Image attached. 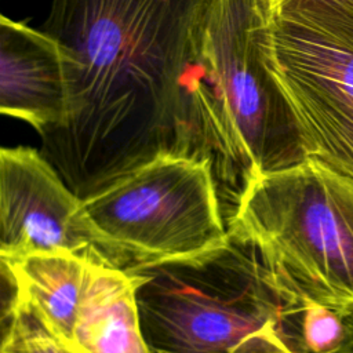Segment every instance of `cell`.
Listing matches in <instances>:
<instances>
[{"label": "cell", "instance_id": "6da1fadb", "mask_svg": "<svg viewBox=\"0 0 353 353\" xmlns=\"http://www.w3.org/2000/svg\"><path fill=\"white\" fill-rule=\"evenodd\" d=\"M212 0H52L70 106L41 153L83 201L161 157L214 168L203 30Z\"/></svg>", "mask_w": 353, "mask_h": 353}, {"label": "cell", "instance_id": "7a4b0ae2", "mask_svg": "<svg viewBox=\"0 0 353 353\" xmlns=\"http://www.w3.org/2000/svg\"><path fill=\"white\" fill-rule=\"evenodd\" d=\"M270 0H212L203 30L211 117L219 150L216 188L230 219L258 176L309 159L298 116L270 68Z\"/></svg>", "mask_w": 353, "mask_h": 353}, {"label": "cell", "instance_id": "3957f363", "mask_svg": "<svg viewBox=\"0 0 353 353\" xmlns=\"http://www.w3.org/2000/svg\"><path fill=\"white\" fill-rule=\"evenodd\" d=\"M148 353H230L250 332L298 319L305 299L269 268L259 250L228 230L201 254L128 269Z\"/></svg>", "mask_w": 353, "mask_h": 353}, {"label": "cell", "instance_id": "277c9868", "mask_svg": "<svg viewBox=\"0 0 353 353\" xmlns=\"http://www.w3.org/2000/svg\"><path fill=\"white\" fill-rule=\"evenodd\" d=\"M228 230L250 240L298 296L353 305V178L309 157L258 176Z\"/></svg>", "mask_w": 353, "mask_h": 353}, {"label": "cell", "instance_id": "5b68a950", "mask_svg": "<svg viewBox=\"0 0 353 353\" xmlns=\"http://www.w3.org/2000/svg\"><path fill=\"white\" fill-rule=\"evenodd\" d=\"M85 219L116 268L201 254L228 239L212 167L161 157L83 201Z\"/></svg>", "mask_w": 353, "mask_h": 353}, {"label": "cell", "instance_id": "8992f818", "mask_svg": "<svg viewBox=\"0 0 353 353\" xmlns=\"http://www.w3.org/2000/svg\"><path fill=\"white\" fill-rule=\"evenodd\" d=\"M266 50L309 157L353 178V51L277 18H272Z\"/></svg>", "mask_w": 353, "mask_h": 353}, {"label": "cell", "instance_id": "52a82bcc", "mask_svg": "<svg viewBox=\"0 0 353 353\" xmlns=\"http://www.w3.org/2000/svg\"><path fill=\"white\" fill-rule=\"evenodd\" d=\"M0 258L72 252L116 268L97 241L79 199L41 152L0 150Z\"/></svg>", "mask_w": 353, "mask_h": 353}, {"label": "cell", "instance_id": "ba28073f", "mask_svg": "<svg viewBox=\"0 0 353 353\" xmlns=\"http://www.w3.org/2000/svg\"><path fill=\"white\" fill-rule=\"evenodd\" d=\"M70 83L66 57L43 29L0 18V110L21 119L39 134L68 117Z\"/></svg>", "mask_w": 353, "mask_h": 353}, {"label": "cell", "instance_id": "9c48e42d", "mask_svg": "<svg viewBox=\"0 0 353 353\" xmlns=\"http://www.w3.org/2000/svg\"><path fill=\"white\" fill-rule=\"evenodd\" d=\"M135 288L130 272L95 265L77 310L72 347L80 353H148Z\"/></svg>", "mask_w": 353, "mask_h": 353}, {"label": "cell", "instance_id": "30bf717a", "mask_svg": "<svg viewBox=\"0 0 353 353\" xmlns=\"http://www.w3.org/2000/svg\"><path fill=\"white\" fill-rule=\"evenodd\" d=\"M98 265L72 252H37L1 259L3 274L58 338L72 346L77 310Z\"/></svg>", "mask_w": 353, "mask_h": 353}, {"label": "cell", "instance_id": "8fae6325", "mask_svg": "<svg viewBox=\"0 0 353 353\" xmlns=\"http://www.w3.org/2000/svg\"><path fill=\"white\" fill-rule=\"evenodd\" d=\"M273 18L287 21L353 51V0H270Z\"/></svg>", "mask_w": 353, "mask_h": 353}, {"label": "cell", "instance_id": "7c38bea8", "mask_svg": "<svg viewBox=\"0 0 353 353\" xmlns=\"http://www.w3.org/2000/svg\"><path fill=\"white\" fill-rule=\"evenodd\" d=\"M3 319L0 353H80L51 332L32 303L15 288Z\"/></svg>", "mask_w": 353, "mask_h": 353}, {"label": "cell", "instance_id": "4fadbf2b", "mask_svg": "<svg viewBox=\"0 0 353 353\" xmlns=\"http://www.w3.org/2000/svg\"><path fill=\"white\" fill-rule=\"evenodd\" d=\"M346 338L343 309L306 301L301 319L303 353H334Z\"/></svg>", "mask_w": 353, "mask_h": 353}, {"label": "cell", "instance_id": "5bb4252c", "mask_svg": "<svg viewBox=\"0 0 353 353\" xmlns=\"http://www.w3.org/2000/svg\"><path fill=\"white\" fill-rule=\"evenodd\" d=\"M301 319L273 321L240 341L230 353H303Z\"/></svg>", "mask_w": 353, "mask_h": 353}, {"label": "cell", "instance_id": "9a60e30c", "mask_svg": "<svg viewBox=\"0 0 353 353\" xmlns=\"http://www.w3.org/2000/svg\"><path fill=\"white\" fill-rule=\"evenodd\" d=\"M346 321V338L342 346L334 353H353V305L343 307Z\"/></svg>", "mask_w": 353, "mask_h": 353}]
</instances>
